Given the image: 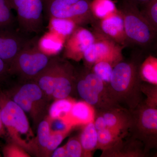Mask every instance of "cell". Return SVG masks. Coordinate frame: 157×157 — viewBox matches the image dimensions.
Masks as SVG:
<instances>
[{
  "mask_svg": "<svg viewBox=\"0 0 157 157\" xmlns=\"http://www.w3.org/2000/svg\"><path fill=\"white\" fill-rule=\"evenodd\" d=\"M141 54L128 60L121 61L113 67L112 76L107 85L113 101L121 107L133 110L142 102L139 69L142 61Z\"/></svg>",
  "mask_w": 157,
  "mask_h": 157,
  "instance_id": "1",
  "label": "cell"
},
{
  "mask_svg": "<svg viewBox=\"0 0 157 157\" xmlns=\"http://www.w3.org/2000/svg\"><path fill=\"white\" fill-rule=\"evenodd\" d=\"M76 70L66 59L54 56L48 67L34 80L51 101L66 99L75 89Z\"/></svg>",
  "mask_w": 157,
  "mask_h": 157,
  "instance_id": "2",
  "label": "cell"
},
{
  "mask_svg": "<svg viewBox=\"0 0 157 157\" xmlns=\"http://www.w3.org/2000/svg\"><path fill=\"white\" fill-rule=\"evenodd\" d=\"M17 13L21 31L24 33H39L43 26L44 0H7Z\"/></svg>",
  "mask_w": 157,
  "mask_h": 157,
  "instance_id": "9",
  "label": "cell"
},
{
  "mask_svg": "<svg viewBox=\"0 0 157 157\" xmlns=\"http://www.w3.org/2000/svg\"><path fill=\"white\" fill-rule=\"evenodd\" d=\"M95 35L82 26H78L66 39L64 56L66 58L79 61L83 58L85 51L95 40Z\"/></svg>",
  "mask_w": 157,
  "mask_h": 157,
  "instance_id": "13",
  "label": "cell"
},
{
  "mask_svg": "<svg viewBox=\"0 0 157 157\" xmlns=\"http://www.w3.org/2000/svg\"><path fill=\"white\" fill-rule=\"evenodd\" d=\"M38 41L31 39L17 55L9 66L10 76H17L20 81L34 80L48 67L53 56L40 50Z\"/></svg>",
  "mask_w": 157,
  "mask_h": 157,
  "instance_id": "5",
  "label": "cell"
},
{
  "mask_svg": "<svg viewBox=\"0 0 157 157\" xmlns=\"http://www.w3.org/2000/svg\"><path fill=\"white\" fill-rule=\"evenodd\" d=\"M128 1L136 4L137 6H138V5H143L145 3L149 2L151 0H128Z\"/></svg>",
  "mask_w": 157,
  "mask_h": 157,
  "instance_id": "34",
  "label": "cell"
},
{
  "mask_svg": "<svg viewBox=\"0 0 157 157\" xmlns=\"http://www.w3.org/2000/svg\"><path fill=\"white\" fill-rule=\"evenodd\" d=\"M78 26L68 20L51 18L49 19V28L51 33L63 39H67Z\"/></svg>",
  "mask_w": 157,
  "mask_h": 157,
  "instance_id": "23",
  "label": "cell"
},
{
  "mask_svg": "<svg viewBox=\"0 0 157 157\" xmlns=\"http://www.w3.org/2000/svg\"><path fill=\"white\" fill-rule=\"evenodd\" d=\"M3 156L5 157H30L31 155L24 149L10 140L2 148Z\"/></svg>",
  "mask_w": 157,
  "mask_h": 157,
  "instance_id": "28",
  "label": "cell"
},
{
  "mask_svg": "<svg viewBox=\"0 0 157 157\" xmlns=\"http://www.w3.org/2000/svg\"><path fill=\"white\" fill-rule=\"evenodd\" d=\"M91 25L94 33L124 47L128 45L124 18L119 9L105 18L95 20Z\"/></svg>",
  "mask_w": 157,
  "mask_h": 157,
  "instance_id": "11",
  "label": "cell"
},
{
  "mask_svg": "<svg viewBox=\"0 0 157 157\" xmlns=\"http://www.w3.org/2000/svg\"><path fill=\"white\" fill-rule=\"evenodd\" d=\"M95 116V110L90 104L83 101H75L70 112L64 118L73 127L94 121Z\"/></svg>",
  "mask_w": 157,
  "mask_h": 157,
  "instance_id": "16",
  "label": "cell"
},
{
  "mask_svg": "<svg viewBox=\"0 0 157 157\" xmlns=\"http://www.w3.org/2000/svg\"><path fill=\"white\" fill-rule=\"evenodd\" d=\"M157 106L142 101L131 110L132 123L129 132L131 138L143 144L145 153L157 147Z\"/></svg>",
  "mask_w": 157,
  "mask_h": 157,
  "instance_id": "7",
  "label": "cell"
},
{
  "mask_svg": "<svg viewBox=\"0 0 157 157\" xmlns=\"http://www.w3.org/2000/svg\"><path fill=\"white\" fill-rule=\"evenodd\" d=\"M113 67L106 61L97 62L93 65L91 70L107 85L109 84L112 76Z\"/></svg>",
  "mask_w": 157,
  "mask_h": 157,
  "instance_id": "27",
  "label": "cell"
},
{
  "mask_svg": "<svg viewBox=\"0 0 157 157\" xmlns=\"http://www.w3.org/2000/svg\"><path fill=\"white\" fill-rule=\"evenodd\" d=\"M80 135H78L84 153V157H90L97 149L98 144V131L94 121L84 125Z\"/></svg>",
  "mask_w": 157,
  "mask_h": 157,
  "instance_id": "18",
  "label": "cell"
},
{
  "mask_svg": "<svg viewBox=\"0 0 157 157\" xmlns=\"http://www.w3.org/2000/svg\"><path fill=\"white\" fill-rule=\"evenodd\" d=\"M118 9L123 17L128 45L148 48L155 39L157 32L144 18L138 6L124 0Z\"/></svg>",
  "mask_w": 157,
  "mask_h": 157,
  "instance_id": "6",
  "label": "cell"
},
{
  "mask_svg": "<svg viewBox=\"0 0 157 157\" xmlns=\"http://www.w3.org/2000/svg\"><path fill=\"white\" fill-rule=\"evenodd\" d=\"M15 19L7 0H0V28H13Z\"/></svg>",
  "mask_w": 157,
  "mask_h": 157,
  "instance_id": "26",
  "label": "cell"
},
{
  "mask_svg": "<svg viewBox=\"0 0 157 157\" xmlns=\"http://www.w3.org/2000/svg\"><path fill=\"white\" fill-rule=\"evenodd\" d=\"M13 28H0V58L9 67L31 39Z\"/></svg>",
  "mask_w": 157,
  "mask_h": 157,
  "instance_id": "12",
  "label": "cell"
},
{
  "mask_svg": "<svg viewBox=\"0 0 157 157\" xmlns=\"http://www.w3.org/2000/svg\"><path fill=\"white\" fill-rule=\"evenodd\" d=\"M96 112L100 113L104 117L107 128L126 135L129 132L132 123L131 110L122 107H115Z\"/></svg>",
  "mask_w": 157,
  "mask_h": 157,
  "instance_id": "14",
  "label": "cell"
},
{
  "mask_svg": "<svg viewBox=\"0 0 157 157\" xmlns=\"http://www.w3.org/2000/svg\"><path fill=\"white\" fill-rule=\"evenodd\" d=\"M94 123L97 131L103 130L106 128L107 127V124L104 117L99 112H95Z\"/></svg>",
  "mask_w": 157,
  "mask_h": 157,
  "instance_id": "31",
  "label": "cell"
},
{
  "mask_svg": "<svg viewBox=\"0 0 157 157\" xmlns=\"http://www.w3.org/2000/svg\"><path fill=\"white\" fill-rule=\"evenodd\" d=\"M90 9L95 20L103 19L118 10L112 0H93Z\"/></svg>",
  "mask_w": 157,
  "mask_h": 157,
  "instance_id": "22",
  "label": "cell"
},
{
  "mask_svg": "<svg viewBox=\"0 0 157 157\" xmlns=\"http://www.w3.org/2000/svg\"><path fill=\"white\" fill-rule=\"evenodd\" d=\"M142 6V10H140L141 15L157 32V0H151Z\"/></svg>",
  "mask_w": 157,
  "mask_h": 157,
  "instance_id": "25",
  "label": "cell"
},
{
  "mask_svg": "<svg viewBox=\"0 0 157 157\" xmlns=\"http://www.w3.org/2000/svg\"><path fill=\"white\" fill-rule=\"evenodd\" d=\"M75 89L83 101L94 107L95 111H102L113 106L107 104L85 80L79 72L76 71Z\"/></svg>",
  "mask_w": 157,
  "mask_h": 157,
  "instance_id": "15",
  "label": "cell"
},
{
  "mask_svg": "<svg viewBox=\"0 0 157 157\" xmlns=\"http://www.w3.org/2000/svg\"><path fill=\"white\" fill-rule=\"evenodd\" d=\"M47 116L39 123L37 128V136L34 139L31 153L37 157H47V148L51 136Z\"/></svg>",
  "mask_w": 157,
  "mask_h": 157,
  "instance_id": "17",
  "label": "cell"
},
{
  "mask_svg": "<svg viewBox=\"0 0 157 157\" xmlns=\"http://www.w3.org/2000/svg\"><path fill=\"white\" fill-rule=\"evenodd\" d=\"M75 102L70 98L55 101L49 107L48 117L51 118H64L70 112Z\"/></svg>",
  "mask_w": 157,
  "mask_h": 157,
  "instance_id": "24",
  "label": "cell"
},
{
  "mask_svg": "<svg viewBox=\"0 0 157 157\" xmlns=\"http://www.w3.org/2000/svg\"><path fill=\"white\" fill-rule=\"evenodd\" d=\"M3 92L29 116L35 129L48 115L51 101L34 80L20 81Z\"/></svg>",
  "mask_w": 157,
  "mask_h": 157,
  "instance_id": "3",
  "label": "cell"
},
{
  "mask_svg": "<svg viewBox=\"0 0 157 157\" xmlns=\"http://www.w3.org/2000/svg\"><path fill=\"white\" fill-rule=\"evenodd\" d=\"M139 73L142 81L157 85V59L150 55L142 61Z\"/></svg>",
  "mask_w": 157,
  "mask_h": 157,
  "instance_id": "21",
  "label": "cell"
},
{
  "mask_svg": "<svg viewBox=\"0 0 157 157\" xmlns=\"http://www.w3.org/2000/svg\"><path fill=\"white\" fill-rule=\"evenodd\" d=\"M91 0H44V13L48 20H68L78 26L93 23Z\"/></svg>",
  "mask_w": 157,
  "mask_h": 157,
  "instance_id": "8",
  "label": "cell"
},
{
  "mask_svg": "<svg viewBox=\"0 0 157 157\" xmlns=\"http://www.w3.org/2000/svg\"><path fill=\"white\" fill-rule=\"evenodd\" d=\"M94 33L95 35V40L85 51L82 58L85 67L90 70L95 63L102 61L108 62L114 67L124 59V46Z\"/></svg>",
  "mask_w": 157,
  "mask_h": 157,
  "instance_id": "10",
  "label": "cell"
},
{
  "mask_svg": "<svg viewBox=\"0 0 157 157\" xmlns=\"http://www.w3.org/2000/svg\"><path fill=\"white\" fill-rule=\"evenodd\" d=\"M65 146L67 157H84L83 149L78 136L71 137Z\"/></svg>",
  "mask_w": 157,
  "mask_h": 157,
  "instance_id": "29",
  "label": "cell"
},
{
  "mask_svg": "<svg viewBox=\"0 0 157 157\" xmlns=\"http://www.w3.org/2000/svg\"><path fill=\"white\" fill-rule=\"evenodd\" d=\"M52 157H67V151H66L65 144L63 146L56 148L51 155Z\"/></svg>",
  "mask_w": 157,
  "mask_h": 157,
  "instance_id": "32",
  "label": "cell"
},
{
  "mask_svg": "<svg viewBox=\"0 0 157 157\" xmlns=\"http://www.w3.org/2000/svg\"><path fill=\"white\" fill-rule=\"evenodd\" d=\"M6 133V129L3 125L2 121V117H1V109H0V138L2 137Z\"/></svg>",
  "mask_w": 157,
  "mask_h": 157,
  "instance_id": "33",
  "label": "cell"
},
{
  "mask_svg": "<svg viewBox=\"0 0 157 157\" xmlns=\"http://www.w3.org/2000/svg\"><path fill=\"white\" fill-rule=\"evenodd\" d=\"M46 34L38 41L40 50L49 56L57 55L64 46V39L53 33Z\"/></svg>",
  "mask_w": 157,
  "mask_h": 157,
  "instance_id": "20",
  "label": "cell"
},
{
  "mask_svg": "<svg viewBox=\"0 0 157 157\" xmlns=\"http://www.w3.org/2000/svg\"><path fill=\"white\" fill-rule=\"evenodd\" d=\"M121 132L106 128L98 131V144L97 149L106 151L116 145L125 137Z\"/></svg>",
  "mask_w": 157,
  "mask_h": 157,
  "instance_id": "19",
  "label": "cell"
},
{
  "mask_svg": "<svg viewBox=\"0 0 157 157\" xmlns=\"http://www.w3.org/2000/svg\"><path fill=\"white\" fill-rule=\"evenodd\" d=\"M10 76L9 67L0 58V84L5 82Z\"/></svg>",
  "mask_w": 157,
  "mask_h": 157,
  "instance_id": "30",
  "label": "cell"
},
{
  "mask_svg": "<svg viewBox=\"0 0 157 157\" xmlns=\"http://www.w3.org/2000/svg\"><path fill=\"white\" fill-rule=\"evenodd\" d=\"M0 109L3 125L10 140L31 155L35 137L25 113L2 91H0Z\"/></svg>",
  "mask_w": 157,
  "mask_h": 157,
  "instance_id": "4",
  "label": "cell"
}]
</instances>
